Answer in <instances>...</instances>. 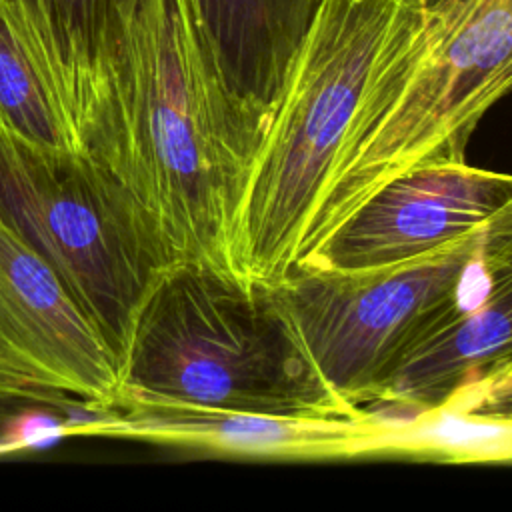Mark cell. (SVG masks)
Wrapping results in <instances>:
<instances>
[{"instance_id":"1","label":"cell","mask_w":512,"mask_h":512,"mask_svg":"<svg viewBox=\"0 0 512 512\" xmlns=\"http://www.w3.org/2000/svg\"><path fill=\"white\" fill-rule=\"evenodd\" d=\"M264 126L230 90L194 0H140L80 148L118 176L180 262L238 274L234 230Z\"/></svg>"},{"instance_id":"2","label":"cell","mask_w":512,"mask_h":512,"mask_svg":"<svg viewBox=\"0 0 512 512\" xmlns=\"http://www.w3.org/2000/svg\"><path fill=\"white\" fill-rule=\"evenodd\" d=\"M420 0H322L264 126L234 230L238 276L278 284L358 118L408 60Z\"/></svg>"},{"instance_id":"3","label":"cell","mask_w":512,"mask_h":512,"mask_svg":"<svg viewBox=\"0 0 512 512\" xmlns=\"http://www.w3.org/2000/svg\"><path fill=\"white\" fill-rule=\"evenodd\" d=\"M122 398L288 418H354L300 346L274 288L204 264L172 266L148 296Z\"/></svg>"},{"instance_id":"4","label":"cell","mask_w":512,"mask_h":512,"mask_svg":"<svg viewBox=\"0 0 512 512\" xmlns=\"http://www.w3.org/2000/svg\"><path fill=\"white\" fill-rule=\"evenodd\" d=\"M0 212L48 260L122 364L158 280L180 260L128 186L84 152L0 124Z\"/></svg>"},{"instance_id":"5","label":"cell","mask_w":512,"mask_h":512,"mask_svg":"<svg viewBox=\"0 0 512 512\" xmlns=\"http://www.w3.org/2000/svg\"><path fill=\"white\" fill-rule=\"evenodd\" d=\"M500 232L502 210L434 252L368 270L294 266L272 288L324 382L366 410L418 342L482 296Z\"/></svg>"},{"instance_id":"6","label":"cell","mask_w":512,"mask_h":512,"mask_svg":"<svg viewBox=\"0 0 512 512\" xmlns=\"http://www.w3.org/2000/svg\"><path fill=\"white\" fill-rule=\"evenodd\" d=\"M510 90L512 0H440L426 8L398 100L332 176L298 260L388 180L466 162L478 122Z\"/></svg>"},{"instance_id":"7","label":"cell","mask_w":512,"mask_h":512,"mask_svg":"<svg viewBox=\"0 0 512 512\" xmlns=\"http://www.w3.org/2000/svg\"><path fill=\"white\" fill-rule=\"evenodd\" d=\"M512 200V174L460 164L408 170L360 202L294 266L368 270L434 252L490 222Z\"/></svg>"},{"instance_id":"8","label":"cell","mask_w":512,"mask_h":512,"mask_svg":"<svg viewBox=\"0 0 512 512\" xmlns=\"http://www.w3.org/2000/svg\"><path fill=\"white\" fill-rule=\"evenodd\" d=\"M0 372L114 406L120 364L48 260L0 212Z\"/></svg>"},{"instance_id":"9","label":"cell","mask_w":512,"mask_h":512,"mask_svg":"<svg viewBox=\"0 0 512 512\" xmlns=\"http://www.w3.org/2000/svg\"><path fill=\"white\" fill-rule=\"evenodd\" d=\"M374 404L440 408L512 420V200L482 296L418 342Z\"/></svg>"},{"instance_id":"10","label":"cell","mask_w":512,"mask_h":512,"mask_svg":"<svg viewBox=\"0 0 512 512\" xmlns=\"http://www.w3.org/2000/svg\"><path fill=\"white\" fill-rule=\"evenodd\" d=\"M394 420L288 418L162 400H116L106 436L138 438L218 454L334 460L392 452Z\"/></svg>"},{"instance_id":"11","label":"cell","mask_w":512,"mask_h":512,"mask_svg":"<svg viewBox=\"0 0 512 512\" xmlns=\"http://www.w3.org/2000/svg\"><path fill=\"white\" fill-rule=\"evenodd\" d=\"M12 2L80 148L118 76L140 0Z\"/></svg>"},{"instance_id":"12","label":"cell","mask_w":512,"mask_h":512,"mask_svg":"<svg viewBox=\"0 0 512 512\" xmlns=\"http://www.w3.org/2000/svg\"><path fill=\"white\" fill-rule=\"evenodd\" d=\"M222 74L266 126L322 0H194Z\"/></svg>"},{"instance_id":"13","label":"cell","mask_w":512,"mask_h":512,"mask_svg":"<svg viewBox=\"0 0 512 512\" xmlns=\"http://www.w3.org/2000/svg\"><path fill=\"white\" fill-rule=\"evenodd\" d=\"M0 124L56 152H80L12 0H0Z\"/></svg>"},{"instance_id":"14","label":"cell","mask_w":512,"mask_h":512,"mask_svg":"<svg viewBox=\"0 0 512 512\" xmlns=\"http://www.w3.org/2000/svg\"><path fill=\"white\" fill-rule=\"evenodd\" d=\"M112 406L0 372V454L48 448L66 436H104Z\"/></svg>"},{"instance_id":"15","label":"cell","mask_w":512,"mask_h":512,"mask_svg":"<svg viewBox=\"0 0 512 512\" xmlns=\"http://www.w3.org/2000/svg\"><path fill=\"white\" fill-rule=\"evenodd\" d=\"M392 452L450 462L512 460V420L448 408L414 414L394 420Z\"/></svg>"},{"instance_id":"16","label":"cell","mask_w":512,"mask_h":512,"mask_svg":"<svg viewBox=\"0 0 512 512\" xmlns=\"http://www.w3.org/2000/svg\"><path fill=\"white\" fill-rule=\"evenodd\" d=\"M420 2H422L424 8H432V6H434L436 2H440V0H420Z\"/></svg>"}]
</instances>
